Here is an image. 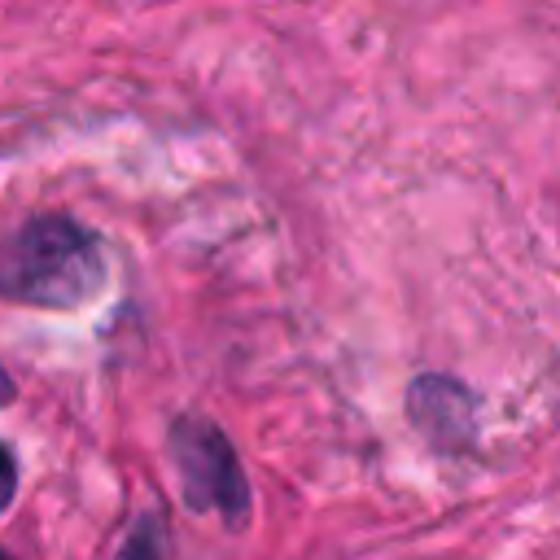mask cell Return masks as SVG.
<instances>
[{"label": "cell", "mask_w": 560, "mask_h": 560, "mask_svg": "<svg viewBox=\"0 0 560 560\" xmlns=\"http://www.w3.org/2000/svg\"><path fill=\"white\" fill-rule=\"evenodd\" d=\"M18 494V464H13V451L0 442V512L13 503Z\"/></svg>", "instance_id": "obj_4"}, {"label": "cell", "mask_w": 560, "mask_h": 560, "mask_svg": "<svg viewBox=\"0 0 560 560\" xmlns=\"http://www.w3.org/2000/svg\"><path fill=\"white\" fill-rule=\"evenodd\" d=\"M13 402V381H9V372L0 368V407H9Z\"/></svg>", "instance_id": "obj_5"}, {"label": "cell", "mask_w": 560, "mask_h": 560, "mask_svg": "<svg viewBox=\"0 0 560 560\" xmlns=\"http://www.w3.org/2000/svg\"><path fill=\"white\" fill-rule=\"evenodd\" d=\"M105 284L96 232L70 214H35L0 249V298L44 311H74Z\"/></svg>", "instance_id": "obj_1"}, {"label": "cell", "mask_w": 560, "mask_h": 560, "mask_svg": "<svg viewBox=\"0 0 560 560\" xmlns=\"http://www.w3.org/2000/svg\"><path fill=\"white\" fill-rule=\"evenodd\" d=\"M114 560H162V521L158 516H140Z\"/></svg>", "instance_id": "obj_3"}, {"label": "cell", "mask_w": 560, "mask_h": 560, "mask_svg": "<svg viewBox=\"0 0 560 560\" xmlns=\"http://www.w3.org/2000/svg\"><path fill=\"white\" fill-rule=\"evenodd\" d=\"M0 560H9V556H4V551H0Z\"/></svg>", "instance_id": "obj_6"}, {"label": "cell", "mask_w": 560, "mask_h": 560, "mask_svg": "<svg viewBox=\"0 0 560 560\" xmlns=\"http://www.w3.org/2000/svg\"><path fill=\"white\" fill-rule=\"evenodd\" d=\"M171 459L179 468L184 503L192 512H219L228 525H241L249 512V486L236 464L232 442L214 420L179 416L171 424Z\"/></svg>", "instance_id": "obj_2"}]
</instances>
